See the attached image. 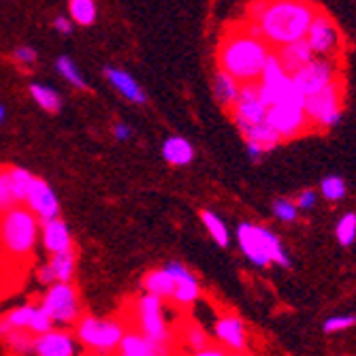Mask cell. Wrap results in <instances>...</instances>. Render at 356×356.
<instances>
[{"label": "cell", "mask_w": 356, "mask_h": 356, "mask_svg": "<svg viewBox=\"0 0 356 356\" xmlns=\"http://www.w3.org/2000/svg\"><path fill=\"white\" fill-rule=\"evenodd\" d=\"M318 7L312 0H256L250 7V22L271 47L305 39Z\"/></svg>", "instance_id": "1"}, {"label": "cell", "mask_w": 356, "mask_h": 356, "mask_svg": "<svg viewBox=\"0 0 356 356\" xmlns=\"http://www.w3.org/2000/svg\"><path fill=\"white\" fill-rule=\"evenodd\" d=\"M271 45L261 37H254L245 28L226 35L218 47V69L233 75L239 83L258 81Z\"/></svg>", "instance_id": "2"}, {"label": "cell", "mask_w": 356, "mask_h": 356, "mask_svg": "<svg viewBox=\"0 0 356 356\" xmlns=\"http://www.w3.org/2000/svg\"><path fill=\"white\" fill-rule=\"evenodd\" d=\"M37 216L19 203L0 213V248L15 261L30 258L37 245Z\"/></svg>", "instance_id": "3"}, {"label": "cell", "mask_w": 356, "mask_h": 356, "mask_svg": "<svg viewBox=\"0 0 356 356\" xmlns=\"http://www.w3.org/2000/svg\"><path fill=\"white\" fill-rule=\"evenodd\" d=\"M237 239L241 252L250 258V263L256 267H267L271 263L280 267H290V258L275 233H271L265 226H256L250 222L239 224Z\"/></svg>", "instance_id": "4"}, {"label": "cell", "mask_w": 356, "mask_h": 356, "mask_svg": "<svg viewBox=\"0 0 356 356\" xmlns=\"http://www.w3.org/2000/svg\"><path fill=\"white\" fill-rule=\"evenodd\" d=\"M341 101H343V83L341 79H333L318 92L305 96V113L312 126H318L322 131L335 128L341 120Z\"/></svg>", "instance_id": "5"}, {"label": "cell", "mask_w": 356, "mask_h": 356, "mask_svg": "<svg viewBox=\"0 0 356 356\" xmlns=\"http://www.w3.org/2000/svg\"><path fill=\"white\" fill-rule=\"evenodd\" d=\"M124 331V325L118 320H99L92 316L79 318V322L75 325L77 341L94 354H113Z\"/></svg>", "instance_id": "6"}, {"label": "cell", "mask_w": 356, "mask_h": 356, "mask_svg": "<svg viewBox=\"0 0 356 356\" xmlns=\"http://www.w3.org/2000/svg\"><path fill=\"white\" fill-rule=\"evenodd\" d=\"M41 307L51 316L54 322L71 325L79 318V295L71 282H56L45 293Z\"/></svg>", "instance_id": "7"}, {"label": "cell", "mask_w": 356, "mask_h": 356, "mask_svg": "<svg viewBox=\"0 0 356 356\" xmlns=\"http://www.w3.org/2000/svg\"><path fill=\"white\" fill-rule=\"evenodd\" d=\"M137 329L154 343L167 346L171 343V333L163 318V299L156 295H145L137 303Z\"/></svg>", "instance_id": "8"}, {"label": "cell", "mask_w": 356, "mask_h": 356, "mask_svg": "<svg viewBox=\"0 0 356 356\" xmlns=\"http://www.w3.org/2000/svg\"><path fill=\"white\" fill-rule=\"evenodd\" d=\"M303 105L305 103H275L267 107L265 120L275 128L282 139H295L312 128Z\"/></svg>", "instance_id": "9"}, {"label": "cell", "mask_w": 356, "mask_h": 356, "mask_svg": "<svg viewBox=\"0 0 356 356\" xmlns=\"http://www.w3.org/2000/svg\"><path fill=\"white\" fill-rule=\"evenodd\" d=\"M305 41L309 43L312 51L318 54V56H327V58H335L337 56L341 39H339V30L333 24L329 13H325L322 9L316 11L312 24L307 28Z\"/></svg>", "instance_id": "10"}, {"label": "cell", "mask_w": 356, "mask_h": 356, "mask_svg": "<svg viewBox=\"0 0 356 356\" xmlns=\"http://www.w3.org/2000/svg\"><path fill=\"white\" fill-rule=\"evenodd\" d=\"M295 81V86L303 92V96H309L314 92H318L320 88H325L327 83H331L333 79L339 77V69L335 58H322V60H309L305 67H301L297 73L290 75Z\"/></svg>", "instance_id": "11"}, {"label": "cell", "mask_w": 356, "mask_h": 356, "mask_svg": "<svg viewBox=\"0 0 356 356\" xmlns=\"http://www.w3.org/2000/svg\"><path fill=\"white\" fill-rule=\"evenodd\" d=\"M231 113H233V120H235L239 131H241V128H245V126H250V124H256V122L265 120L267 105L261 99V92H258V83L256 81L241 83L237 99L231 105Z\"/></svg>", "instance_id": "12"}, {"label": "cell", "mask_w": 356, "mask_h": 356, "mask_svg": "<svg viewBox=\"0 0 356 356\" xmlns=\"http://www.w3.org/2000/svg\"><path fill=\"white\" fill-rule=\"evenodd\" d=\"M28 205V209L35 213L39 220H49V218H58L60 216V203L58 197L54 194V190L49 188V184L45 179L35 177L30 186V192L24 201Z\"/></svg>", "instance_id": "13"}, {"label": "cell", "mask_w": 356, "mask_h": 356, "mask_svg": "<svg viewBox=\"0 0 356 356\" xmlns=\"http://www.w3.org/2000/svg\"><path fill=\"white\" fill-rule=\"evenodd\" d=\"M216 337L218 341L229 350L231 354H248V335H245V327L243 322L233 316V314H226L222 318H218L216 322Z\"/></svg>", "instance_id": "14"}, {"label": "cell", "mask_w": 356, "mask_h": 356, "mask_svg": "<svg viewBox=\"0 0 356 356\" xmlns=\"http://www.w3.org/2000/svg\"><path fill=\"white\" fill-rule=\"evenodd\" d=\"M73 335L67 331H47L41 335H35L32 339V352H37L39 356H73L77 352Z\"/></svg>", "instance_id": "15"}, {"label": "cell", "mask_w": 356, "mask_h": 356, "mask_svg": "<svg viewBox=\"0 0 356 356\" xmlns=\"http://www.w3.org/2000/svg\"><path fill=\"white\" fill-rule=\"evenodd\" d=\"M165 269L171 273L173 284H175L171 301H175L177 305H190V303H194V301L199 299V295H201L199 282L181 263H169Z\"/></svg>", "instance_id": "16"}, {"label": "cell", "mask_w": 356, "mask_h": 356, "mask_svg": "<svg viewBox=\"0 0 356 356\" xmlns=\"http://www.w3.org/2000/svg\"><path fill=\"white\" fill-rule=\"evenodd\" d=\"M115 352L122 356H160V354H171V348L154 343L139 331H128V333L124 331Z\"/></svg>", "instance_id": "17"}, {"label": "cell", "mask_w": 356, "mask_h": 356, "mask_svg": "<svg viewBox=\"0 0 356 356\" xmlns=\"http://www.w3.org/2000/svg\"><path fill=\"white\" fill-rule=\"evenodd\" d=\"M277 51H273L282 64V69L288 73V75H293L297 73L301 67H305V64L309 60H314V51L309 47V43L305 39H299V41H293V43H286L282 47H275Z\"/></svg>", "instance_id": "18"}, {"label": "cell", "mask_w": 356, "mask_h": 356, "mask_svg": "<svg viewBox=\"0 0 356 356\" xmlns=\"http://www.w3.org/2000/svg\"><path fill=\"white\" fill-rule=\"evenodd\" d=\"M41 237H43V245L49 254L73 248L69 226L64 220H60V216L49 218V220H41Z\"/></svg>", "instance_id": "19"}, {"label": "cell", "mask_w": 356, "mask_h": 356, "mask_svg": "<svg viewBox=\"0 0 356 356\" xmlns=\"http://www.w3.org/2000/svg\"><path fill=\"white\" fill-rule=\"evenodd\" d=\"M105 75L109 79V83L124 96V99L133 101V103H145V92L139 88V83L128 75L126 71L122 69H113V67H107L105 69Z\"/></svg>", "instance_id": "20"}, {"label": "cell", "mask_w": 356, "mask_h": 356, "mask_svg": "<svg viewBox=\"0 0 356 356\" xmlns=\"http://www.w3.org/2000/svg\"><path fill=\"white\" fill-rule=\"evenodd\" d=\"M241 135H243L245 141L258 143L265 152L273 149V147L280 145V141H282V137L277 135V131H275V128H273L267 120L256 122V124H250V126L241 128Z\"/></svg>", "instance_id": "21"}, {"label": "cell", "mask_w": 356, "mask_h": 356, "mask_svg": "<svg viewBox=\"0 0 356 356\" xmlns=\"http://www.w3.org/2000/svg\"><path fill=\"white\" fill-rule=\"evenodd\" d=\"M163 156L173 167H186L194 160V147L184 137H169L163 145Z\"/></svg>", "instance_id": "22"}, {"label": "cell", "mask_w": 356, "mask_h": 356, "mask_svg": "<svg viewBox=\"0 0 356 356\" xmlns=\"http://www.w3.org/2000/svg\"><path fill=\"white\" fill-rule=\"evenodd\" d=\"M143 288L147 290L149 295H156L160 299H173V290H175V284H173V277L167 269H154L149 273H145L143 277Z\"/></svg>", "instance_id": "23"}, {"label": "cell", "mask_w": 356, "mask_h": 356, "mask_svg": "<svg viewBox=\"0 0 356 356\" xmlns=\"http://www.w3.org/2000/svg\"><path fill=\"white\" fill-rule=\"evenodd\" d=\"M239 88H241V83L233 75L218 69L216 79H213V94H216V99L220 101L222 107L231 109V105L235 103L237 94H239Z\"/></svg>", "instance_id": "24"}, {"label": "cell", "mask_w": 356, "mask_h": 356, "mask_svg": "<svg viewBox=\"0 0 356 356\" xmlns=\"http://www.w3.org/2000/svg\"><path fill=\"white\" fill-rule=\"evenodd\" d=\"M75 250L69 248V250H62V252H56L51 254V269L56 273V282H73V275H75Z\"/></svg>", "instance_id": "25"}, {"label": "cell", "mask_w": 356, "mask_h": 356, "mask_svg": "<svg viewBox=\"0 0 356 356\" xmlns=\"http://www.w3.org/2000/svg\"><path fill=\"white\" fill-rule=\"evenodd\" d=\"M30 96L39 103L41 109H45L47 113H58L60 107H62V101H60V94L49 88V86H43V83H32L30 86Z\"/></svg>", "instance_id": "26"}, {"label": "cell", "mask_w": 356, "mask_h": 356, "mask_svg": "<svg viewBox=\"0 0 356 356\" xmlns=\"http://www.w3.org/2000/svg\"><path fill=\"white\" fill-rule=\"evenodd\" d=\"M201 220H203V224H205V229H207V233L213 237V241L220 245V248H226L231 243V235H229V229H226V224L213 213V211H207V209H203L201 211Z\"/></svg>", "instance_id": "27"}, {"label": "cell", "mask_w": 356, "mask_h": 356, "mask_svg": "<svg viewBox=\"0 0 356 356\" xmlns=\"http://www.w3.org/2000/svg\"><path fill=\"white\" fill-rule=\"evenodd\" d=\"M9 175H11V186H13V194H15L17 203H24L32 181H35V175L22 167H9Z\"/></svg>", "instance_id": "28"}, {"label": "cell", "mask_w": 356, "mask_h": 356, "mask_svg": "<svg viewBox=\"0 0 356 356\" xmlns=\"http://www.w3.org/2000/svg\"><path fill=\"white\" fill-rule=\"evenodd\" d=\"M71 19L79 26H92L96 22V3L94 0H69Z\"/></svg>", "instance_id": "29"}, {"label": "cell", "mask_w": 356, "mask_h": 356, "mask_svg": "<svg viewBox=\"0 0 356 356\" xmlns=\"http://www.w3.org/2000/svg\"><path fill=\"white\" fill-rule=\"evenodd\" d=\"M181 333H184V346H188V352L192 354H199L209 343V335L199 325H194V322L186 325Z\"/></svg>", "instance_id": "30"}, {"label": "cell", "mask_w": 356, "mask_h": 356, "mask_svg": "<svg viewBox=\"0 0 356 356\" xmlns=\"http://www.w3.org/2000/svg\"><path fill=\"white\" fill-rule=\"evenodd\" d=\"M32 339H35V337H32V333L28 329H11V331L5 333V341H7L9 350L15 352V354L32 352Z\"/></svg>", "instance_id": "31"}, {"label": "cell", "mask_w": 356, "mask_h": 356, "mask_svg": "<svg viewBox=\"0 0 356 356\" xmlns=\"http://www.w3.org/2000/svg\"><path fill=\"white\" fill-rule=\"evenodd\" d=\"M335 235H337V241L343 248L354 243V239H356V213L350 211V213H343L339 218V222L335 226Z\"/></svg>", "instance_id": "32"}, {"label": "cell", "mask_w": 356, "mask_h": 356, "mask_svg": "<svg viewBox=\"0 0 356 356\" xmlns=\"http://www.w3.org/2000/svg\"><path fill=\"white\" fill-rule=\"evenodd\" d=\"M56 71L67 79L71 86H75V88H86V81H83V77H81V73H79V69L75 67V62L69 58V56H60L58 60H56Z\"/></svg>", "instance_id": "33"}, {"label": "cell", "mask_w": 356, "mask_h": 356, "mask_svg": "<svg viewBox=\"0 0 356 356\" xmlns=\"http://www.w3.org/2000/svg\"><path fill=\"white\" fill-rule=\"evenodd\" d=\"M320 192H322V197H325L327 201L337 203V201H341L348 194V188H346V181L339 175H331L327 179H322Z\"/></svg>", "instance_id": "34"}, {"label": "cell", "mask_w": 356, "mask_h": 356, "mask_svg": "<svg viewBox=\"0 0 356 356\" xmlns=\"http://www.w3.org/2000/svg\"><path fill=\"white\" fill-rule=\"evenodd\" d=\"M17 205V199L13 194V186H11V175H9V167H0V213L5 209Z\"/></svg>", "instance_id": "35"}, {"label": "cell", "mask_w": 356, "mask_h": 356, "mask_svg": "<svg viewBox=\"0 0 356 356\" xmlns=\"http://www.w3.org/2000/svg\"><path fill=\"white\" fill-rule=\"evenodd\" d=\"M51 329H54V320H51V316H49L41 305H37L35 312H32L30 322H28V331H30L32 335H41V333L51 331Z\"/></svg>", "instance_id": "36"}, {"label": "cell", "mask_w": 356, "mask_h": 356, "mask_svg": "<svg viewBox=\"0 0 356 356\" xmlns=\"http://www.w3.org/2000/svg\"><path fill=\"white\" fill-rule=\"evenodd\" d=\"M356 327V316H331L325 320V325H322V331L327 335L331 333H341V331H348Z\"/></svg>", "instance_id": "37"}, {"label": "cell", "mask_w": 356, "mask_h": 356, "mask_svg": "<svg viewBox=\"0 0 356 356\" xmlns=\"http://www.w3.org/2000/svg\"><path fill=\"white\" fill-rule=\"evenodd\" d=\"M273 216L280 220V222H295L299 218V207L293 203V201H286V199H280L273 203Z\"/></svg>", "instance_id": "38"}, {"label": "cell", "mask_w": 356, "mask_h": 356, "mask_svg": "<svg viewBox=\"0 0 356 356\" xmlns=\"http://www.w3.org/2000/svg\"><path fill=\"white\" fill-rule=\"evenodd\" d=\"M13 60H15L17 64H24V67H32V64L37 62V51L32 49V47H26V45L15 47V49H13Z\"/></svg>", "instance_id": "39"}, {"label": "cell", "mask_w": 356, "mask_h": 356, "mask_svg": "<svg viewBox=\"0 0 356 356\" xmlns=\"http://www.w3.org/2000/svg\"><path fill=\"white\" fill-rule=\"evenodd\" d=\"M299 209H312L316 205V192L314 190H303L299 197H297V203H295Z\"/></svg>", "instance_id": "40"}, {"label": "cell", "mask_w": 356, "mask_h": 356, "mask_svg": "<svg viewBox=\"0 0 356 356\" xmlns=\"http://www.w3.org/2000/svg\"><path fill=\"white\" fill-rule=\"evenodd\" d=\"M229 354H231V352L226 350L222 343H211V341H209L197 356H229Z\"/></svg>", "instance_id": "41"}, {"label": "cell", "mask_w": 356, "mask_h": 356, "mask_svg": "<svg viewBox=\"0 0 356 356\" xmlns=\"http://www.w3.org/2000/svg\"><path fill=\"white\" fill-rule=\"evenodd\" d=\"M54 28L60 32V35H71V32H73V22L69 17H58L54 22Z\"/></svg>", "instance_id": "42"}, {"label": "cell", "mask_w": 356, "mask_h": 356, "mask_svg": "<svg viewBox=\"0 0 356 356\" xmlns=\"http://www.w3.org/2000/svg\"><path fill=\"white\" fill-rule=\"evenodd\" d=\"M113 135H115V139H120V141H126V139H131L133 131H131V128H128V124H122V122H118V124H115V128H113Z\"/></svg>", "instance_id": "43"}, {"label": "cell", "mask_w": 356, "mask_h": 356, "mask_svg": "<svg viewBox=\"0 0 356 356\" xmlns=\"http://www.w3.org/2000/svg\"><path fill=\"white\" fill-rule=\"evenodd\" d=\"M39 280H41L43 284H54V282H56V273H54V269H51L49 263L43 265V267L39 269Z\"/></svg>", "instance_id": "44"}, {"label": "cell", "mask_w": 356, "mask_h": 356, "mask_svg": "<svg viewBox=\"0 0 356 356\" xmlns=\"http://www.w3.org/2000/svg\"><path fill=\"white\" fill-rule=\"evenodd\" d=\"M245 145H248V156L252 158V160H258L263 154H265V149L258 145V143H252V141H245Z\"/></svg>", "instance_id": "45"}, {"label": "cell", "mask_w": 356, "mask_h": 356, "mask_svg": "<svg viewBox=\"0 0 356 356\" xmlns=\"http://www.w3.org/2000/svg\"><path fill=\"white\" fill-rule=\"evenodd\" d=\"M5 115H7V111H5V107H3V105H0V122L5 120Z\"/></svg>", "instance_id": "46"}]
</instances>
